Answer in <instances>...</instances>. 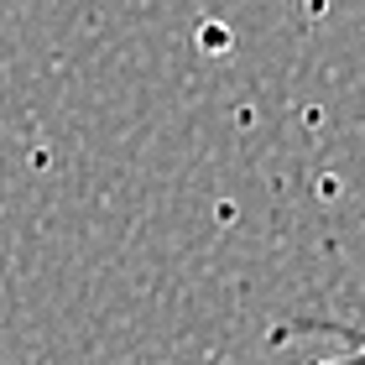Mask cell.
<instances>
[{
    "label": "cell",
    "mask_w": 365,
    "mask_h": 365,
    "mask_svg": "<svg viewBox=\"0 0 365 365\" xmlns=\"http://www.w3.org/2000/svg\"><path fill=\"white\" fill-rule=\"evenodd\" d=\"M308 365H360V339H355V329H344L339 355H329V360H308Z\"/></svg>",
    "instance_id": "cell-1"
}]
</instances>
